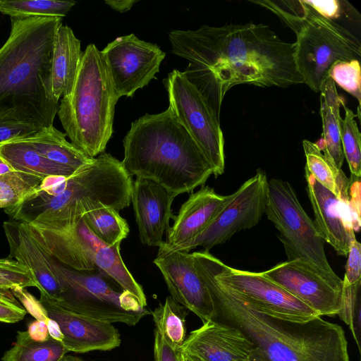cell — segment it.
Listing matches in <instances>:
<instances>
[{
    "instance_id": "obj_1",
    "label": "cell",
    "mask_w": 361,
    "mask_h": 361,
    "mask_svg": "<svg viewBox=\"0 0 361 361\" xmlns=\"http://www.w3.org/2000/svg\"><path fill=\"white\" fill-rule=\"evenodd\" d=\"M171 52L189 61L183 72L220 118L226 93L248 84L287 87L303 83L295 62L294 43L281 39L268 25H202L172 30Z\"/></svg>"
},
{
    "instance_id": "obj_2",
    "label": "cell",
    "mask_w": 361,
    "mask_h": 361,
    "mask_svg": "<svg viewBox=\"0 0 361 361\" xmlns=\"http://www.w3.org/2000/svg\"><path fill=\"white\" fill-rule=\"evenodd\" d=\"M192 255L214 305L212 321L240 329L270 361H350L341 326L321 317L296 322L262 313L216 281L202 251Z\"/></svg>"
},
{
    "instance_id": "obj_3",
    "label": "cell",
    "mask_w": 361,
    "mask_h": 361,
    "mask_svg": "<svg viewBox=\"0 0 361 361\" xmlns=\"http://www.w3.org/2000/svg\"><path fill=\"white\" fill-rule=\"evenodd\" d=\"M0 48V118L53 126L59 108L51 90L54 43L62 18H11Z\"/></svg>"
},
{
    "instance_id": "obj_4",
    "label": "cell",
    "mask_w": 361,
    "mask_h": 361,
    "mask_svg": "<svg viewBox=\"0 0 361 361\" xmlns=\"http://www.w3.org/2000/svg\"><path fill=\"white\" fill-rule=\"evenodd\" d=\"M133 180L121 161L103 152L69 177L51 176L18 206L5 209L12 220L56 230L104 205L120 212L130 206Z\"/></svg>"
},
{
    "instance_id": "obj_5",
    "label": "cell",
    "mask_w": 361,
    "mask_h": 361,
    "mask_svg": "<svg viewBox=\"0 0 361 361\" xmlns=\"http://www.w3.org/2000/svg\"><path fill=\"white\" fill-rule=\"evenodd\" d=\"M123 145L121 164L130 176L152 180L176 196L204 185L213 174L210 164L169 106L133 121Z\"/></svg>"
},
{
    "instance_id": "obj_6",
    "label": "cell",
    "mask_w": 361,
    "mask_h": 361,
    "mask_svg": "<svg viewBox=\"0 0 361 361\" xmlns=\"http://www.w3.org/2000/svg\"><path fill=\"white\" fill-rule=\"evenodd\" d=\"M118 100L101 51L87 45L73 90L63 97L57 113L71 142L87 156L104 152Z\"/></svg>"
},
{
    "instance_id": "obj_7",
    "label": "cell",
    "mask_w": 361,
    "mask_h": 361,
    "mask_svg": "<svg viewBox=\"0 0 361 361\" xmlns=\"http://www.w3.org/2000/svg\"><path fill=\"white\" fill-rule=\"evenodd\" d=\"M300 1L301 7L287 26L296 35L294 58L303 83L319 92L334 63L360 61L361 44L348 29Z\"/></svg>"
},
{
    "instance_id": "obj_8",
    "label": "cell",
    "mask_w": 361,
    "mask_h": 361,
    "mask_svg": "<svg viewBox=\"0 0 361 361\" xmlns=\"http://www.w3.org/2000/svg\"><path fill=\"white\" fill-rule=\"evenodd\" d=\"M52 259L61 288V300L56 303L62 307L97 321L129 326L150 314L131 293L112 286L101 271H78Z\"/></svg>"
},
{
    "instance_id": "obj_9",
    "label": "cell",
    "mask_w": 361,
    "mask_h": 361,
    "mask_svg": "<svg viewBox=\"0 0 361 361\" xmlns=\"http://www.w3.org/2000/svg\"><path fill=\"white\" fill-rule=\"evenodd\" d=\"M264 213L278 229L288 260H298L331 283L343 280L330 266L324 241L302 208L292 185L281 179L268 180Z\"/></svg>"
},
{
    "instance_id": "obj_10",
    "label": "cell",
    "mask_w": 361,
    "mask_h": 361,
    "mask_svg": "<svg viewBox=\"0 0 361 361\" xmlns=\"http://www.w3.org/2000/svg\"><path fill=\"white\" fill-rule=\"evenodd\" d=\"M33 228L48 252L58 261L78 271L99 269L122 290L135 296L141 306L146 307L142 288L122 259L121 243L109 246L102 243L89 229L82 216L73 224L56 230Z\"/></svg>"
},
{
    "instance_id": "obj_11",
    "label": "cell",
    "mask_w": 361,
    "mask_h": 361,
    "mask_svg": "<svg viewBox=\"0 0 361 361\" xmlns=\"http://www.w3.org/2000/svg\"><path fill=\"white\" fill-rule=\"evenodd\" d=\"M169 107L189 133L209 163L215 176L225 169L224 137L220 118L206 99L185 77L173 70L164 80Z\"/></svg>"
},
{
    "instance_id": "obj_12",
    "label": "cell",
    "mask_w": 361,
    "mask_h": 361,
    "mask_svg": "<svg viewBox=\"0 0 361 361\" xmlns=\"http://www.w3.org/2000/svg\"><path fill=\"white\" fill-rule=\"evenodd\" d=\"M215 279L237 293L257 311L280 319L306 322L319 314L262 272L239 270L225 264L209 252L203 251Z\"/></svg>"
},
{
    "instance_id": "obj_13",
    "label": "cell",
    "mask_w": 361,
    "mask_h": 361,
    "mask_svg": "<svg viewBox=\"0 0 361 361\" xmlns=\"http://www.w3.org/2000/svg\"><path fill=\"white\" fill-rule=\"evenodd\" d=\"M268 180L258 169L229 197L208 227L197 237L176 251L189 252L202 247L209 252L216 245L228 241L235 233L255 226L264 214Z\"/></svg>"
},
{
    "instance_id": "obj_14",
    "label": "cell",
    "mask_w": 361,
    "mask_h": 361,
    "mask_svg": "<svg viewBox=\"0 0 361 361\" xmlns=\"http://www.w3.org/2000/svg\"><path fill=\"white\" fill-rule=\"evenodd\" d=\"M101 52L118 99L133 97L136 90L156 79L166 56L157 44L134 34L116 38Z\"/></svg>"
},
{
    "instance_id": "obj_15",
    "label": "cell",
    "mask_w": 361,
    "mask_h": 361,
    "mask_svg": "<svg viewBox=\"0 0 361 361\" xmlns=\"http://www.w3.org/2000/svg\"><path fill=\"white\" fill-rule=\"evenodd\" d=\"M262 274L320 317L337 314L341 307L343 287L331 283L298 260L281 262Z\"/></svg>"
},
{
    "instance_id": "obj_16",
    "label": "cell",
    "mask_w": 361,
    "mask_h": 361,
    "mask_svg": "<svg viewBox=\"0 0 361 361\" xmlns=\"http://www.w3.org/2000/svg\"><path fill=\"white\" fill-rule=\"evenodd\" d=\"M153 263L178 303L195 313L203 323L214 319V305L207 287L195 269L192 253L172 252L157 256Z\"/></svg>"
},
{
    "instance_id": "obj_17",
    "label": "cell",
    "mask_w": 361,
    "mask_h": 361,
    "mask_svg": "<svg viewBox=\"0 0 361 361\" xmlns=\"http://www.w3.org/2000/svg\"><path fill=\"white\" fill-rule=\"evenodd\" d=\"M10 248L9 257L25 266L30 272L37 288L49 300L59 302L61 288L53 270L52 255L29 224L10 220L3 224Z\"/></svg>"
},
{
    "instance_id": "obj_18",
    "label": "cell",
    "mask_w": 361,
    "mask_h": 361,
    "mask_svg": "<svg viewBox=\"0 0 361 361\" xmlns=\"http://www.w3.org/2000/svg\"><path fill=\"white\" fill-rule=\"evenodd\" d=\"M305 173L317 232L338 255L347 256L356 239L350 207L318 183L305 167Z\"/></svg>"
},
{
    "instance_id": "obj_19",
    "label": "cell",
    "mask_w": 361,
    "mask_h": 361,
    "mask_svg": "<svg viewBox=\"0 0 361 361\" xmlns=\"http://www.w3.org/2000/svg\"><path fill=\"white\" fill-rule=\"evenodd\" d=\"M39 301L47 317L58 324L61 343L68 352L105 351L120 345L119 332L112 324L75 313L43 296Z\"/></svg>"
},
{
    "instance_id": "obj_20",
    "label": "cell",
    "mask_w": 361,
    "mask_h": 361,
    "mask_svg": "<svg viewBox=\"0 0 361 361\" xmlns=\"http://www.w3.org/2000/svg\"><path fill=\"white\" fill-rule=\"evenodd\" d=\"M256 347L240 329L210 320L190 332L180 351L201 361H248Z\"/></svg>"
},
{
    "instance_id": "obj_21",
    "label": "cell",
    "mask_w": 361,
    "mask_h": 361,
    "mask_svg": "<svg viewBox=\"0 0 361 361\" xmlns=\"http://www.w3.org/2000/svg\"><path fill=\"white\" fill-rule=\"evenodd\" d=\"M229 197L216 193L207 185H202L192 193L182 204L174 223L169 227L166 241L159 247L157 256L176 251L201 234L225 205Z\"/></svg>"
},
{
    "instance_id": "obj_22",
    "label": "cell",
    "mask_w": 361,
    "mask_h": 361,
    "mask_svg": "<svg viewBox=\"0 0 361 361\" xmlns=\"http://www.w3.org/2000/svg\"><path fill=\"white\" fill-rule=\"evenodd\" d=\"M175 194L157 183L142 178L133 182L131 203L143 245L159 247L163 235L169 228L171 206Z\"/></svg>"
},
{
    "instance_id": "obj_23",
    "label": "cell",
    "mask_w": 361,
    "mask_h": 361,
    "mask_svg": "<svg viewBox=\"0 0 361 361\" xmlns=\"http://www.w3.org/2000/svg\"><path fill=\"white\" fill-rule=\"evenodd\" d=\"M82 55L80 41L71 28L60 25L54 39L51 67V90L56 100L71 92Z\"/></svg>"
},
{
    "instance_id": "obj_24",
    "label": "cell",
    "mask_w": 361,
    "mask_h": 361,
    "mask_svg": "<svg viewBox=\"0 0 361 361\" xmlns=\"http://www.w3.org/2000/svg\"><path fill=\"white\" fill-rule=\"evenodd\" d=\"M320 93L323 132L322 137L315 143L330 163L341 169L344 155L340 135V108L345 104L344 99L338 95L336 84L330 77L324 82Z\"/></svg>"
},
{
    "instance_id": "obj_25",
    "label": "cell",
    "mask_w": 361,
    "mask_h": 361,
    "mask_svg": "<svg viewBox=\"0 0 361 361\" xmlns=\"http://www.w3.org/2000/svg\"><path fill=\"white\" fill-rule=\"evenodd\" d=\"M0 159L13 171L42 180L51 176L69 177L73 173L42 155L25 139L0 144Z\"/></svg>"
},
{
    "instance_id": "obj_26",
    "label": "cell",
    "mask_w": 361,
    "mask_h": 361,
    "mask_svg": "<svg viewBox=\"0 0 361 361\" xmlns=\"http://www.w3.org/2000/svg\"><path fill=\"white\" fill-rule=\"evenodd\" d=\"M25 140L44 157L73 173L93 159L68 142L66 134L54 126L44 128Z\"/></svg>"
},
{
    "instance_id": "obj_27",
    "label": "cell",
    "mask_w": 361,
    "mask_h": 361,
    "mask_svg": "<svg viewBox=\"0 0 361 361\" xmlns=\"http://www.w3.org/2000/svg\"><path fill=\"white\" fill-rule=\"evenodd\" d=\"M302 147L306 158L305 167L318 183L350 207V179L330 163L315 142L304 140Z\"/></svg>"
},
{
    "instance_id": "obj_28",
    "label": "cell",
    "mask_w": 361,
    "mask_h": 361,
    "mask_svg": "<svg viewBox=\"0 0 361 361\" xmlns=\"http://www.w3.org/2000/svg\"><path fill=\"white\" fill-rule=\"evenodd\" d=\"M68 351L61 341L51 336L35 341L27 331H18L13 345L3 355V361H61Z\"/></svg>"
},
{
    "instance_id": "obj_29",
    "label": "cell",
    "mask_w": 361,
    "mask_h": 361,
    "mask_svg": "<svg viewBox=\"0 0 361 361\" xmlns=\"http://www.w3.org/2000/svg\"><path fill=\"white\" fill-rule=\"evenodd\" d=\"M186 310L171 296H169L164 304H160L150 312L155 324V331L175 349H180L185 340Z\"/></svg>"
},
{
    "instance_id": "obj_30",
    "label": "cell",
    "mask_w": 361,
    "mask_h": 361,
    "mask_svg": "<svg viewBox=\"0 0 361 361\" xmlns=\"http://www.w3.org/2000/svg\"><path fill=\"white\" fill-rule=\"evenodd\" d=\"M82 219L92 233L109 246L121 243L129 233L127 221L109 207H98L84 214Z\"/></svg>"
},
{
    "instance_id": "obj_31",
    "label": "cell",
    "mask_w": 361,
    "mask_h": 361,
    "mask_svg": "<svg viewBox=\"0 0 361 361\" xmlns=\"http://www.w3.org/2000/svg\"><path fill=\"white\" fill-rule=\"evenodd\" d=\"M75 4L56 0H0V13L11 18H63Z\"/></svg>"
},
{
    "instance_id": "obj_32",
    "label": "cell",
    "mask_w": 361,
    "mask_h": 361,
    "mask_svg": "<svg viewBox=\"0 0 361 361\" xmlns=\"http://www.w3.org/2000/svg\"><path fill=\"white\" fill-rule=\"evenodd\" d=\"M42 180L17 171L0 174V208L8 209L23 202L39 187Z\"/></svg>"
},
{
    "instance_id": "obj_33",
    "label": "cell",
    "mask_w": 361,
    "mask_h": 361,
    "mask_svg": "<svg viewBox=\"0 0 361 361\" xmlns=\"http://www.w3.org/2000/svg\"><path fill=\"white\" fill-rule=\"evenodd\" d=\"M345 109L344 118L341 120V142L344 157L345 158L351 176H361V133L355 118L357 114L350 109Z\"/></svg>"
},
{
    "instance_id": "obj_34",
    "label": "cell",
    "mask_w": 361,
    "mask_h": 361,
    "mask_svg": "<svg viewBox=\"0 0 361 361\" xmlns=\"http://www.w3.org/2000/svg\"><path fill=\"white\" fill-rule=\"evenodd\" d=\"M360 285L361 281L352 285L343 283L341 307L337 314L349 326L360 352L361 349Z\"/></svg>"
},
{
    "instance_id": "obj_35",
    "label": "cell",
    "mask_w": 361,
    "mask_h": 361,
    "mask_svg": "<svg viewBox=\"0 0 361 361\" xmlns=\"http://www.w3.org/2000/svg\"><path fill=\"white\" fill-rule=\"evenodd\" d=\"M329 77L341 88L354 97L360 106L361 72L360 61L353 59L337 61L329 71Z\"/></svg>"
},
{
    "instance_id": "obj_36",
    "label": "cell",
    "mask_w": 361,
    "mask_h": 361,
    "mask_svg": "<svg viewBox=\"0 0 361 361\" xmlns=\"http://www.w3.org/2000/svg\"><path fill=\"white\" fill-rule=\"evenodd\" d=\"M34 286L36 282L27 269L11 257L0 258V288L13 289Z\"/></svg>"
},
{
    "instance_id": "obj_37",
    "label": "cell",
    "mask_w": 361,
    "mask_h": 361,
    "mask_svg": "<svg viewBox=\"0 0 361 361\" xmlns=\"http://www.w3.org/2000/svg\"><path fill=\"white\" fill-rule=\"evenodd\" d=\"M312 9L321 16L334 21L342 16L348 18L356 12L355 8L345 0L309 1L304 0Z\"/></svg>"
},
{
    "instance_id": "obj_38",
    "label": "cell",
    "mask_w": 361,
    "mask_h": 361,
    "mask_svg": "<svg viewBox=\"0 0 361 361\" xmlns=\"http://www.w3.org/2000/svg\"><path fill=\"white\" fill-rule=\"evenodd\" d=\"M42 128H44L35 125L0 118V144L29 138Z\"/></svg>"
},
{
    "instance_id": "obj_39",
    "label": "cell",
    "mask_w": 361,
    "mask_h": 361,
    "mask_svg": "<svg viewBox=\"0 0 361 361\" xmlns=\"http://www.w3.org/2000/svg\"><path fill=\"white\" fill-rule=\"evenodd\" d=\"M27 311L13 295L11 289L0 288V322L16 323L22 320Z\"/></svg>"
},
{
    "instance_id": "obj_40",
    "label": "cell",
    "mask_w": 361,
    "mask_h": 361,
    "mask_svg": "<svg viewBox=\"0 0 361 361\" xmlns=\"http://www.w3.org/2000/svg\"><path fill=\"white\" fill-rule=\"evenodd\" d=\"M347 255L343 283L352 285L361 281V245L356 239L351 243Z\"/></svg>"
},
{
    "instance_id": "obj_41",
    "label": "cell",
    "mask_w": 361,
    "mask_h": 361,
    "mask_svg": "<svg viewBox=\"0 0 361 361\" xmlns=\"http://www.w3.org/2000/svg\"><path fill=\"white\" fill-rule=\"evenodd\" d=\"M11 290L25 310L35 317L36 320L45 321L48 318L39 301L27 293L25 288H15Z\"/></svg>"
},
{
    "instance_id": "obj_42",
    "label": "cell",
    "mask_w": 361,
    "mask_h": 361,
    "mask_svg": "<svg viewBox=\"0 0 361 361\" xmlns=\"http://www.w3.org/2000/svg\"><path fill=\"white\" fill-rule=\"evenodd\" d=\"M154 361H183L180 349L170 346L157 331H154Z\"/></svg>"
},
{
    "instance_id": "obj_43",
    "label": "cell",
    "mask_w": 361,
    "mask_h": 361,
    "mask_svg": "<svg viewBox=\"0 0 361 361\" xmlns=\"http://www.w3.org/2000/svg\"><path fill=\"white\" fill-rule=\"evenodd\" d=\"M27 333L32 339L39 341L50 337L44 321L36 320L32 322L28 326Z\"/></svg>"
},
{
    "instance_id": "obj_44",
    "label": "cell",
    "mask_w": 361,
    "mask_h": 361,
    "mask_svg": "<svg viewBox=\"0 0 361 361\" xmlns=\"http://www.w3.org/2000/svg\"><path fill=\"white\" fill-rule=\"evenodd\" d=\"M137 0H106L105 4L119 13L129 11Z\"/></svg>"
},
{
    "instance_id": "obj_45",
    "label": "cell",
    "mask_w": 361,
    "mask_h": 361,
    "mask_svg": "<svg viewBox=\"0 0 361 361\" xmlns=\"http://www.w3.org/2000/svg\"><path fill=\"white\" fill-rule=\"evenodd\" d=\"M44 322L47 325L49 336L52 338L61 342L62 334L58 324L53 319L49 317L44 321Z\"/></svg>"
},
{
    "instance_id": "obj_46",
    "label": "cell",
    "mask_w": 361,
    "mask_h": 361,
    "mask_svg": "<svg viewBox=\"0 0 361 361\" xmlns=\"http://www.w3.org/2000/svg\"><path fill=\"white\" fill-rule=\"evenodd\" d=\"M248 361H270V360L259 348L256 347Z\"/></svg>"
},
{
    "instance_id": "obj_47",
    "label": "cell",
    "mask_w": 361,
    "mask_h": 361,
    "mask_svg": "<svg viewBox=\"0 0 361 361\" xmlns=\"http://www.w3.org/2000/svg\"><path fill=\"white\" fill-rule=\"evenodd\" d=\"M10 168L0 159V174L11 171Z\"/></svg>"
},
{
    "instance_id": "obj_48",
    "label": "cell",
    "mask_w": 361,
    "mask_h": 361,
    "mask_svg": "<svg viewBox=\"0 0 361 361\" xmlns=\"http://www.w3.org/2000/svg\"><path fill=\"white\" fill-rule=\"evenodd\" d=\"M61 361H85V360L78 357H75V356H73V355H65L61 359Z\"/></svg>"
},
{
    "instance_id": "obj_49",
    "label": "cell",
    "mask_w": 361,
    "mask_h": 361,
    "mask_svg": "<svg viewBox=\"0 0 361 361\" xmlns=\"http://www.w3.org/2000/svg\"><path fill=\"white\" fill-rule=\"evenodd\" d=\"M182 358H183V361H201L200 360H199L198 358H197L194 356H192V355H188L185 353H182Z\"/></svg>"
},
{
    "instance_id": "obj_50",
    "label": "cell",
    "mask_w": 361,
    "mask_h": 361,
    "mask_svg": "<svg viewBox=\"0 0 361 361\" xmlns=\"http://www.w3.org/2000/svg\"><path fill=\"white\" fill-rule=\"evenodd\" d=\"M295 1H296V0H295ZM294 5H295V4H294ZM293 7H294V6H293ZM292 10H293V9H292ZM291 12H292V11H291ZM289 16H290V15H289ZM286 20H287V19H286Z\"/></svg>"
}]
</instances>
